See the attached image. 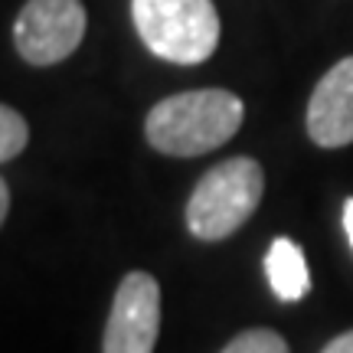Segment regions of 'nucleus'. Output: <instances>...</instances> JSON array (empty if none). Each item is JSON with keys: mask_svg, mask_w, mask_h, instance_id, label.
I'll return each instance as SVG.
<instances>
[{"mask_svg": "<svg viewBox=\"0 0 353 353\" xmlns=\"http://www.w3.org/2000/svg\"><path fill=\"white\" fill-rule=\"evenodd\" d=\"M245 105L226 88H193L167 95L144 118V138L167 157H200L236 138Z\"/></svg>", "mask_w": 353, "mask_h": 353, "instance_id": "nucleus-1", "label": "nucleus"}, {"mask_svg": "<svg viewBox=\"0 0 353 353\" xmlns=\"http://www.w3.org/2000/svg\"><path fill=\"white\" fill-rule=\"evenodd\" d=\"M265 170L252 157H229L196 180L187 200V229L200 242H223L259 210Z\"/></svg>", "mask_w": 353, "mask_h": 353, "instance_id": "nucleus-2", "label": "nucleus"}, {"mask_svg": "<svg viewBox=\"0 0 353 353\" xmlns=\"http://www.w3.org/2000/svg\"><path fill=\"white\" fill-rule=\"evenodd\" d=\"M141 43L167 63L200 65L219 46V13L213 0H131Z\"/></svg>", "mask_w": 353, "mask_h": 353, "instance_id": "nucleus-3", "label": "nucleus"}, {"mask_svg": "<svg viewBox=\"0 0 353 353\" xmlns=\"http://www.w3.org/2000/svg\"><path fill=\"white\" fill-rule=\"evenodd\" d=\"M85 26L82 0H26L13 20V46L30 65H56L79 50Z\"/></svg>", "mask_w": 353, "mask_h": 353, "instance_id": "nucleus-4", "label": "nucleus"}, {"mask_svg": "<svg viewBox=\"0 0 353 353\" xmlns=\"http://www.w3.org/2000/svg\"><path fill=\"white\" fill-rule=\"evenodd\" d=\"M161 337V285L148 272H128L114 288L101 353H154Z\"/></svg>", "mask_w": 353, "mask_h": 353, "instance_id": "nucleus-5", "label": "nucleus"}, {"mask_svg": "<svg viewBox=\"0 0 353 353\" xmlns=\"http://www.w3.org/2000/svg\"><path fill=\"white\" fill-rule=\"evenodd\" d=\"M307 134L317 148L353 144V56L327 69L307 101Z\"/></svg>", "mask_w": 353, "mask_h": 353, "instance_id": "nucleus-6", "label": "nucleus"}, {"mask_svg": "<svg viewBox=\"0 0 353 353\" xmlns=\"http://www.w3.org/2000/svg\"><path fill=\"white\" fill-rule=\"evenodd\" d=\"M265 275L268 285L281 301H301L304 294L311 291V275H307V262L304 252L288 239V236H278L268 252H265Z\"/></svg>", "mask_w": 353, "mask_h": 353, "instance_id": "nucleus-7", "label": "nucleus"}, {"mask_svg": "<svg viewBox=\"0 0 353 353\" xmlns=\"http://www.w3.org/2000/svg\"><path fill=\"white\" fill-rule=\"evenodd\" d=\"M30 144V125L17 108L3 105L0 108V161L10 164L13 157H20L23 148Z\"/></svg>", "mask_w": 353, "mask_h": 353, "instance_id": "nucleus-8", "label": "nucleus"}, {"mask_svg": "<svg viewBox=\"0 0 353 353\" xmlns=\"http://www.w3.org/2000/svg\"><path fill=\"white\" fill-rule=\"evenodd\" d=\"M219 353H291L288 341L272 327H249L236 334Z\"/></svg>", "mask_w": 353, "mask_h": 353, "instance_id": "nucleus-9", "label": "nucleus"}, {"mask_svg": "<svg viewBox=\"0 0 353 353\" xmlns=\"http://www.w3.org/2000/svg\"><path fill=\"white\" fill-rule=\"evenodd\" d=\"M321 353H353V330H347V334H341V337H334Z\"/></svg>", "mask_w": 353, "mask_h": 353, "instance_id": "nucleus-10", "label": "nucleus"}, {"mask_svg": "<svg viewBox=\"0 0 353 353\" xmlns=\"http://www.w3.org/2000/svg\"><path fill=\"white\" fill-rule=\"evenodd\" d=\"M10 216V183L0 180V223Z\"/></svg>", "mask_w": 353, "mask_h": 353, "instance_id": "nucleus-11", "label": "nucleus"}, {"mask_svg": "<svg viewBox=\"0 0 353 353\" xmlns=\"http://www.w3.org/2000/svg\"><path fill=\"white\" fill-rule=\"evenodd\" d=\"M343 229H347V239L353 245V196L343 203Z\"/></svg>", "mask_w": 353, "mask_h": 353, "instance_id": "nucleus-12", "label": "nucleus"}]
</instances>
